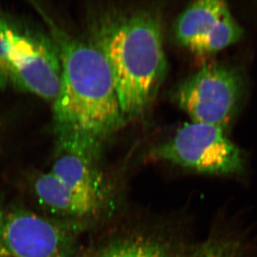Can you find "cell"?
<instances>
[{
    "label": "cell",
    "instance_id": "obj_1",
    "mask_svg": "<svg viewBox=\"0 0 257 257\" xmlns=\"http://www.w3.org/2000/svg\"><path fill=\"white\" fill-rule=\"evenodd\" d=\"M60 84L53 120L58 143L101 148L125 121L107 59L93 42L55 34Z\"/></svg>",
    "mask_w": 257,
    "mask_h": 257
},
{
    "label": "cell",
    "instance_id": "obj_2",
    "mask_svg": "<svg viewBox=\"0 0 257 257\" xmlns=\"http://www.w3.org/2000/svg\"><path fill=\"white\" fill-rule=\"evenodd\" d=\"M93 43L109 64L124 117L141 116L168 70L158 14L142 10L106 18L97 28Z\"/></svg>",
    "mask_w": 257,
    "mask_h": 257
},
{
    "label": "cell",
    "instance_id": "obj_3",
    "mask_svg": "<svg viewBox=\"0 0 257 257\" xmlns=\"http://www.w3.org/2000/svg\"><path fill=\"white\" fill-rule=\"evenodd\" d=\"M51 170L34 182L37 199L52 216L89 222L105 211L109 200L107 182L98 166L100 148L58 143Z\"/></svg>",
    "mask_w": 257,
    "mask_h": 257
},
{
    "label": "cell",
    "instance_id": "obj_4",
    "mask_svg": "<svg viewBox=\"0 0 257 257\" xmlns=\"http://www.w3.org/2000/svg\"><path fill=\"white\" fill-rule=\"evenodd\" d=\"M87 226L28 209L10 210L0 226V257H72Z\"/></svg>",
    "mask_w": 257,
    "mask_h": 257
},
{
    "label": "cell",
    "instance_id": "obj_5",
    "mask_svg": "<svg viewBox=\"0 0 257 257\" xmlns=\"http://www.w3.org/2000/svg\"><path fill=\"white\" fill-rule=\"evenodd\" d=\"M5 68L7 86L54 102L60 84L61 62L51 39L10 22Z\"/></svg>",
    "mask_w": 257,
    "mask_h": 257
},
{
    "label": "cell",
    "instance_id": "obj_6",
    "mask_svg": "<svg viewBox=\"0 0 257 257\" xmlns=\"http://www.w3.org/2000/svg\"><path fill=\"white\" fill-rule=\"evenodd\" d=\"M224 130L216 125L191 121L170 140L153 148L151 155L205 174L237 173L244 168V154Z\"/></svg>",
    "mask_w": 257,
    "mask_h": 257
},
{
    "label": "cell",
    "instance_id": "obj_7",
    "mask_svg": "<svg viewBox=\"0 0 257 257\" xmlns=\"http://www.w3.org/2000/svg\"><path fill=\"white\" fill-rule=\"evenodd\" d=\"M243 87L237 69L210 64L187 78L175 92V99L192 121L225 129L236 112Z\"/></svg>",
    "mask_w": 257,
    "mask_h": 257
},
{
    "label": "cell",
    "instance_id": "obj_8",
    "mask_svg": "<svg viewBox=\"0 0 257 257\" xmlns=\"http://www.w3.org/2000/svg\"><path fill=\"white\" fill-rule=\"evenodd\" d=\"M177 42L197 55L216 54L242 39V28L220 0L196 1L187 6L175 24Z\"/></svg>",
    "mask_w": 257,
    "mask_h": 257
},
{
    "label": "cell",
    "instance_id": "obj_9",
    "mask_svg": "<svg viewBox=\"0 0 257 257\" xmlns=\"http://www.w3.org/2000/svg\"><path fill=\"white\" fill-rule=\"evenodd\" d=\"M82 257H170L159 243L140 238L119 240Z\"/></svg>",
    "mask_w": 257,
    "mask_h": 257
},
{
    "label": "cell",
    "instance_id": "obj_10",
    "mask_svg": "<svg viewBox=\"0 0 257 257\" xmlns=\"http://www.w3.org/2000/svg\"><path fill=\"white\" fill-rule=\"evenodd\" d=\"M195 257H239V255L228 243L212 241L201 248Z\"/></svg>",
    "mask_w": 257,
    "mask_h": 257
},
{
    "label": "cell",
    "instance_id": "obj_11",
    "mask_svg": "<svg viewBox=\"0 0 257 257\" xmlns=\"http://www.w3.org/2000/svg\"><path fill=\"white\" fill-rule=\"evenodd\" d=\"M6 213H7V210L5 209V206H4L2 201L0 200V226L2 225L4 220H5Z\"/></svg>",
    "mask_w": 257,
    "mask_h": 257
}]
</instances>
